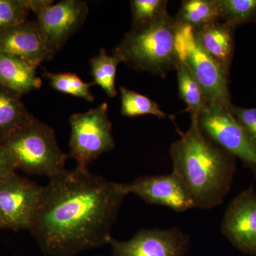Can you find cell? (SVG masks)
I'll return each instance as SVG.
<instances>
[{"label":"cell","mask_w":256,"mask_h":256,"mask_svg":"<svg viewBox=\"0 0 256 256\" xmlns=\"http://www.w3.org/2000/svg\"><path fill=\"white\" fill-rule=\"evenodd\" d=\"M128 194L88 170H64L44 186L30 230L44 254L74 256L109 244L111 230Z\"/></svg>","instance_id":"6da1fadb"},{"label":"cell","mask_w":256,"mask_h":256,"mask_svg":"<svg viewBox=\"0 0 256 256\" xmlns=\"http://www.w3.org/2000/svg\"><path fill=\"white\" fill-rule=\"evenodd\" d=\"M172 144L173 170L188 188L194 208L208 210L222 204L230 191L236 172V158L210 140L191 116L186 132Z\"/></svg>","instance_id":"7a4b0ae2"},{"label":"cell","mask_w":256,"mask_h":256,"mask_svg":"<svg viewBox=\"0 0 256 256\" xmlns=\"http://www.w3.org/2000/svg\"><path fill=\"white\" fill-rule=\"evenodd\" d=\"M178 24L168 12L154 22L128 32L112 52L130 68L162 77L176 70Z\"/></svg>","instance_id":"3957f363"},{"label":"cell","mask_w":256,"mask_h":256,"mask_svg":"<svg viewBox=\"0 0 256 256\" xmlns=\"http://www.w3.org/2000/svg\"><path fill=\"white\" fill-rule=\"evenodd\" d=\"M15 168L38 176L54 178L65 170L68 156L60 150L54 130L33 118L5 140Z\"/></svg>","instance_id":"277c9868"},{"label":"cell","mask_w":256,"mask_h":256,"mask_svg":"<svg viewBox=\"0 0 256 256\" xmlns=\"http://www.w3.org/2000/svg\"><path fill=\"white\" fill-rule=\"evenodd\" d=\"M175 48L178 60L185 64L200 84L207 102L220 104L230 110L233 104L229 92L228 72L202 48L193 28L178 24Z\"/></svg>","instance_id":"5b68a950"},{"label":"cell","mask_w":256,"mask_h":256,"mask_svg":"<svg viewBox=\"0 0 256 256\" xmlns=\"http://www.w3.org/2000/svg\"><path fill=\"white\" fill-rule=\"evenodd\" d=\"M68 121L70 156L76 162L77 168L88 170L92 161L116 146L106 102L86 112L72 114Z\"/></svg>","instance_id":"8992f818"},{"label":"cell","mask_w":256,"mask_h":256,"mask_svg":"<svg viewBox=\"0 0 256 256\" xmlns=\"http://www.w3.org/2000/svg\"><path fill=\"white\" fill-rule=\"evenodd\" d=\"M197 120L202 132L210 140L242 160L256 173V144L230 109L216 102H207Z\"/></svg>","instance_id":"52a82bcc"},{"label":"cell","mask_w":256,"mask_h":256,"mask_svg":"<svg viewBox=\"0 0 256 256\" xmlns=\"http://www.w3.org/2000/svg\"><path fill=\"white\" fill-rule=\"evenodd\" d=\"M43 191L44 186L12 172L0 178V212L5 227L30 229Z\"/></svg>","instance_id":"ba28073f"},{"label":"cell","mask_w":256,"mask_h":256,"mask_svg":"<svg viewBox=\"0 0 256 256\" xmlns=\"http://www.w3.org/2000/svg\"><path fill=\"white\" fill-rule=\"evenodd\" d=\"M109 244L112 256H185L190 238L178 228L143 229L130 240L112 238Z\"/></svg>","instance_id":"9c48e42d"},{"label":"cell","mask_w":256,"mask_h":256,"mask_svg":"<svg viewBox=\"0 0 256 256\" xmlns=\"http://www.w3.org/2000/svg\"><path fill=\"white\" fill-rule=\"evenodd\" d=\"M89 8L86 2L80 0L54 1L35 12L37 24L46 40L56 52L78 31L85 23Z\"/></svg>","instance_id":"30bf717a"},{"label":"cell","mask_w":256,"mask_h":256,"mask_svg":"<svg viewBox=\"0 0 256 256\" xmlns=\"http://www.w3.org/2000/svg\"><path fill=\"white\" fill-rule=\"evenodd\" d=\"M222 234L244 254L256 256V194L249 188L229 204L222 224Z\"/></svg>","instance_id":"8fae6325"},{"label":"cell","mask_w":256,"mask_h":256,"mask_svg":"<svg viewBox=\"0 0 256 256\" xmlns=\"http://www.w3.org/2000/svg\"><path fill=\"white\" fill-rule=\"evenodd\" d=\"M127 194L137 195L149 204L168 207L174 212L194 208L193 200L182 180L174 172L168 174L144 176L124 184Z\"/></svg>","instance_id":"7c38bea8"},{"label":"cell","mask_w":256,"mask_h":256,"mask_svg":"<svg viewBox=\"0 0 256 256\" xmlns=\"http://www.w3.org/2000/svg\"><path fill=\"white\" fill-rule=\"evenodd\" d=\"M0 53L18 57L37 67L52 60L57 52L36 22H30L0 33Z\"/></svg>","instance_id":"4fadbf2b"},{"label":"cell","mask_w":256,"mask_h":256,"mask_svg":"<svg viewBox=\"0 0 256 256\" xmlns=\"http://www.w3.org/2000/svg\"><path fill=\"white\" fill-rule=\"evenodd\" d=\"M193 30L197 42L202 48L229 72L235 47L234 36L235 28L223 22L218 21Z\"/></svg>","instance_id":"5bb4252c"},{"label":"cell","mask_w":256,"mask_h":256,"mask_svg":"<svg viewBox=\"0 0 256 256\" xmlns=\"http://www.w3.org/2000/svg\"><path fill=\"white\" fill-rule=\"evenodd\" d=\"M36 66L18 57L0 53V84L18 94L41 88Z\"/></svg>","instance_id":"9a60e30c"},{"label":"cell","mask_w":256,"mask_h":256,"mask_svg":"<svg viewBox=\"0 0 256 256\" xmlns=\"http://www.w3.org/2000/svg\"><path fill=\"white\" fill-rule=\"evenodd\" d=\"M0 88V136L5 140L33 118L18 100L16 92Z\"/></svg>","instance_id":"2e32d148"},{"label":"cell","mask_w":256,"mask_h":256,"mask_svg":"<svg viewBox=\"0 0 256 256\" xmlns=\"http://www.w3.org/2000/svg\"><path fill=\"white\" fill-rule=\"evenodd\" d=\"M178 24L198 28L220 21L218 0H186L182 3L176 18Z\"/></svg>","instance_id":"e0dca14e"},{"label":"cell","mask_w":256,"mask_h":256,"mask_svg":"<svg viewBox=\"0 0 256 256\" xmlns=\"http://www.w3.org/2000/svg\"><path fill=\"white\" fill-rule=\"evenodd\" d=\"M122 60L112 52L108 54L105 48H101L98 54L90 60V74L96 85L99 86L110 98L117 96L116 87V72Z\"/></svg>","instance_id":"ac0fdd59"},{"label":"cell","mask_w":256,"mask_h":256,"mask_svg":"<svg viewBox=\"0 0 256 256\" xmlns=\"http://www.w3.org/2000/svg\"><path fill=\"white\" fill-rule=\"evenodd\" d=\"M178 94L186 104V112L198 116L206 107L207 101L200 84L194 78L188 66L178 60L176 67Z\"/></svg>","instance_id":"d6986e66"},{"label":"cell","mask_w":256,"mask_h":256,"mask_svg":"<svg viewBox=\"0 0 256 256\" xmlns=\"http://www.w3.org/2000/svg\"><path fill=\"white\" fill-rule=\"evenodd\" d=\"M121 98V114L126 118H134L144 114H152L160 119L166 118L164 114L156 101L128 88H120Z\"/></svg>","instance_id":"ffe728a7"},{"label":"cell","mask_w":256,"mask_h":256,"mask_svg":"<svg viewBox=\"0 0 256 256\" xmlns=\"http://www.w3.org/2000/svg\"><path fill=\"white\" fill-rule=\"evenodd\" d=\"M43 76L50 80V87L56 92L80 98L88 102L94 100V96L90 92V88L96 86L94 82H84L75 74L50 73L46 69H44Z\"/></svg>","instance_id":"44dd1931"},{"label":"cell","mask_w":256,"mask_h":256,"mask_svg":"<svg viewBox=\"0 0 256 256\" xmlns=\"http://www.w3.org/2000/svg\"><path fill=\"white\" fill-rule=\"evenodd\" d=\"M220 21L230 28L256 22V0H218Z\"/></svg>","instance_id":"7402d4cb"},{"label":"cell","mask_w":256,"mask_h":256,"mask_svg":"<svg viewBox=\"0 0 256 256\" xmlns=\"http://www.w3.org/2000/svg\"><path fill=\"white\" fill-rule=\"evenodd\" d=\"M168 2L164 0H132V28H142L161 18L168 12Z\"/></svg>","instance_id":"603a6c76"},{"label":"cell","mask_w":256,"mask_h":256,"mask_svg":"<svg viewBox=\"0 0 256 256\" xmlns=\"http://www.w3.org/2000/svg\"><path fill=\"white\" fill-rule=\"evenodd\" d=\"M28 10V1L0 0V33L24 22Z\"/></svg>","instance_id":"cb8c5ba5"},{"label":"cell","mask_w":256,"mask_h":256,"mask_svg":"<svg viewBox=\"0 0 256 256\" xmlns=\"http://www.w3.org/2000/svg\"><path fill=\"white\" fill-rule=\"evenodd\" d=\"M230 112L256 144V108H246L233 105Z\"/></svg>","instance_id":"d4e9b609"},{"label":"cell","mask_w":256,"mask_h":256,"mask_svg":"<svg viewBox=\"0 0 256 256\" xmlns=\"http://www.w3.org/2000/svg\"><path fill=\"white\" fill-rule=\"evenodd\" d=\"M15 168L11 154L3 144H0V178L12 172Z\"/></svg>","instance_id":"484cf974"},{"label":"cell","mask_w":256,"mask_h":256,"mask_svg":"<svg viewBox=\"0 0 256 256\" xmlns=\"http://www.w3.org/2000/svg\"><path fill=\"white\" fill-rule=\"evenodd\" d=\"M1 227H5L4 220H3L1 212H0V228Z\"/></svg>","instance_id":"4316f807"}]
</instances>
